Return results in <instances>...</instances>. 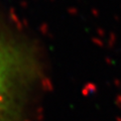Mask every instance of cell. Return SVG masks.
<instances>
[{
	"label": "cell",
	"mask_w": 121,
	"mask_h": 121,
	"mask_svg": "<svg viewBox=\"0 0 121 121\" xmlns=\"http://www.w3.org/2000/svg\"><path fill=\"white\" fill-rule=\"evenodd\" d=\"M3 92H4V70H3V64L0 56V106L3 101Z\"/></svg>",
	"instance_id": "obj_1"
}]
</instances>
